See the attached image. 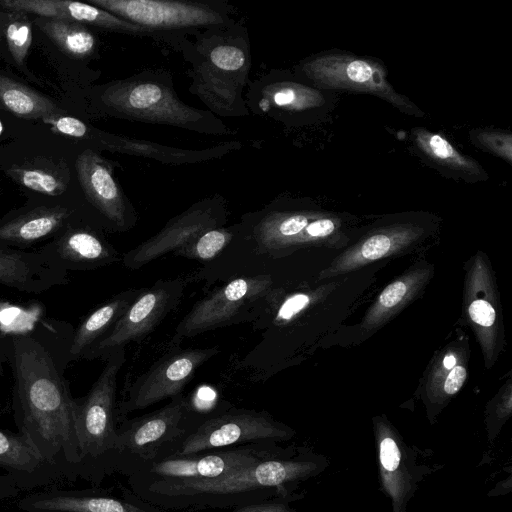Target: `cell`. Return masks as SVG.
<instances>
[{"label":"cell","mask_w":512,"mask_h":512,"mask_svg":"<svg viewBox=\"0 0 512 512\" xmlns=\"http://www.w3.org/2000/svg\"><path fill=\"white\" fill-rule=\"evenodd\" d=\"M68 282V272L40 248L21 250L0 246V285L39 294Z\"/></svg>","instance_id":"20"},{"label":"cell","mask_w":512,"mask_h":512,"mask_svg":"<svg viewBox=\"0 0 512 512\" xmlns=\"http://www.w3.org/2000/svg\"><path fill=\"white\" fill-rule=\"evenodd\" d=\"M227 200L219 194L201 199L171 218L156 234L122 255V264L138 270L159 257L188 244L201 233L225 226L228 222Z\"/></svg>","instance_id":"12"},{"label":"cell","mask_w":512,"mask_h":512,"mask_svg":"<svg viewBox=\"0 0 512 512\" xmlns=\"http://www.w3.org/2000/svg\"><path fill=\"white\" fill-rule=\"evenodd\" d=\"M456 364V358L453 355H447L443 359V365L446 369H452Z\"/></svg>","instance_id":"41"},{"label":"cell","mask_w":512,"mask_h":512,"mask_svg":"<svg viewBox=\"0 0 512 512\" xmlns=\"http://www.w3.org/2000/svg\"><path fill=\"white\" fill-rule=\"evenodd\" d=\"M66 351L40 330L6 335L13 379V408L20 433L44 463L81 464L75 430V398L64 377Z\"/></svg>","instance_id":"1"},{"label":"cell","mask_w":512,"mask_h":512,"mask_svg":"<svg viewBox=\"0 0 512 512\" xmlns=\"http://www.w3.org/2000/svg\"><path fill=\"white\" fill-rule=\"evenodd\" d=\"M466 380V369L457 365L454 366L446 377L444 390L448 395L457 393Z\"/></svg>","instance_id":"38"},{"label":"cell","mask_w":512,"mask_h":512,"mask_svg":"<svg viewBox=\"0 0 512 512\" xmlns=\"http://www.w3.org/2000/svg\"><path fill=\"white\" fill-rule=\"evenodd\" d=\"M9 173L23 186L42 194L58 196L66 190L63 181L41 169H13Z\"/></svg>","instance_id":"31"},{"label":"cell","mask_w":512,"mask_h":512,"mask_svg":"<svg viewBox=\"0 0 512 512\" xmlns=\"http://www.w3.org/2000/svg\"><path fill=\"white\" fill-rule=\"evenodd\" d=\"M42 120L49 124L54 132L73 138H85L89 132V127L82 120L75 117L54 114L44 117Z\"/></svg>","instance_id":"35"},{"label":"cell","mask_w":512,"mask_h":512,"mask_svg":"<svg viewBox=\"0 0 512 512\" xmlns=\"http://www.w3.org/2000/svg\"><path fill=\"white\" fill-rule=\"evenodd\" d=\"M417 147L434 162L470 176H481V166L472 158L461 154L443 136L422 128L413 130Z\"/></svg>","instance_id":"27"},{"label":"cell","mask_w":512,"mask_h":512,"mask_svg":"<svg viewBox=\"0 0 512 512\" xmlns=\"http://www.w3.org/2000/svg\"><path fill=\"white\" fill-rule=\"evenodd\" d=\"M98 100L107 113L129 121L168 125L200 134H235L220 118L192 107L177 95L171 74L146 70L104 85Z\"/></svg>","instance_id":"3"},{"label":"cell","mask_w":512,"mask_h":512,"mask_svg":"<svg viewBox=\"0 0 512 512\" xmlns=\"http://www.w3.org/2000/svg\"><path fill=\"white\" fill-rule=\"evenodd\" d=\"M300 70L321 87L372 94L407 114L423 116L408 97L395 91L386 78L385 68L372 60L348 54H326L305 61Z\"/></svg>","instance_id":"10"},{"label":"cell","mask_w":512,"mask_h":512,"mask_svg":"<svg viewBox=\"0 0 512 512\" xmlns=\"http://www.w3.org/2000/svg\"><path fill=\"white\" fill-rule=\"evenodd\" d=\"M6 363V335L0 330V376L4 372V364Z\"/></svg>","instance_id":"40"},{"label":"cell","mask_w":512,"mask_h":512,"mask_svg":"<svg viewBox=\"0 0 512 512\" xmlns=\"http://www.w3.org/2000/svg\"><path fill=\"white\" fill-rule=\"evenodd\" d=\"M2 131H3V125H2V122L0 120V135H1Z\"/></svg>","instance_id":"42"},{"label":"cell","mask_w":512,"mask_h":512,"mask_svg":"<svg viewBox=\"0 0 512 512\" xmlns=\"http://www.w3.org/2000/svg\"><path fill=\"white\" fill-rule=\"evenodd\" d=\"M90 4L166 36L174 49L184 36L235 22L234 7L223 0H91Z\"/></svg>","instance_id":"4"},{"label":"cell","mask_w":512,"mask_h":512,"mask_svg":"<svg viewBox=\"0 0 512 512\" xmlns=\"http://www.w3.org/2000/svg\"><path fill=\"white\" fill-rule=\"evenodd\" d=\"M306 471L305 464L269 458L214 479L154 481L148 490L168 498L225 496L280 487Z\"/></svg>","instance_id":"9"},{"label":"cell","mask_w":512,"mask_h":512,"mask_svg":"<svg viewBox=\"0 0 512 512\" xmlns=\"http://www.w3.org/2000/svg\"><path fill=\"white\" fill-rule=\"evenodd\" d=\"M76 210L66 205H39L0 221V246L29 250L52 240L75 221Z\"/></svg>","instance_id":"19"},{"label":"cell","mask_w":512,"mask_h":512,"mask_svg":"<svg viewBox=\"0 0 512 512\" xmlns=\"http://www.w3.org/2000/svg\"><path fill=\"white\" fill-rule=\"evenodd\" d=\"M423 279V274L414 273L389 284L366 315L365 326L375 327L390 317L413 296Z\"/></svg>","instance_id":"28"},{"label":"cell","mask_w":512,"mask_h":512,"mask_svg":"<svg viewBox=\"0 0 512 512\" xmlns=\"http://www.w3.org/2000/svg\"><path fill=\"white\" fill-rule=\"evenodd\" d=\"M0 104L22 118L42 119L59 110L50 99L3 75H0Z\"/></svg>","instance_id":"25"},{"label":"cell","mask_w":512,"mask_h":512,"mask_svg":"<svg viewBox=\"0 0 512 512\" xmlns=\"http://www.w3.org/2000/svg\"><path fill=\"white\" fill-rule=\"evenodd\" d=\"M41 464V455L26 436L0 429L1 467L12 472H33Z\"/></svg>","instance_id":"29"},{"label":"cell","mask_w":512,"mask_h":512,"mask_svg":"<svg viewBox=\"0 0 512 512\" xmlns=\"http://www.w3.org/2000/svg\"><path fill=\"white\" fill-rule=\"evenodd\" d=\"M89 135L100 149L148 158L171 165L194 164L221 158L231 151L238 150L242 147V143L230 141L206 149L191 150L111 134L100 130H96L94 134L88 132L87 136Z\"/></svg>","instance_id":"21"},{"label":"cell","mask_w":512,"mask_h":512,"mask_svg":"<svg viewBox=\"0 0 512 512\" xmlns=\"http://www.w3.org/2000/svg\"><path fill=\"white\" fill-rule=\"evenodd\" d=\"M269 458H273L270 450L251 444L206 455L166 457L152 461L147 473L153 477L152 482L214 479Z\"/></svg>","instance_id":"16"},{"label":"cell","mask_w":512,"mask_h":512,"mask_svg":"<svg viewBox=\"0 0 512 512\" xmlns=\"http://www.w3.org/2000/svg\"><path fill=\"white\" fill-rule=\"evenodd\" d=\"M40 250L67 272L95 270L122 259L102 230L81 221L70 224Z\"/></svg>","instance_id":"15"},{"label":"cell","mask_w":512,"mask_h":512,"mask_svg":"<svg viewBox=\"0 0 512 512\" xmlns=\"http://www.w3.org/2000/svg\"><path fill=\"white\" fill-rule=\"evenodd\" d=\"M219 352L218 346L172 347L129 387L125 400L116 407V415H126L181 395L199 367Z\"/></svg>","instance_id":"11"},{"label":"cell","mask_w":512,"mask_h":512,"mask_svg":"<svg viewBox=\"0 0 512 512\" xmlns=\"http://www.w3.org/2000/svg\"><path fill=\"white\" fill-rule=\"evenodd\" d=\"M336 229V221L330 217L318 216L293 240L283 257L300 245L330 235Z\"/></svg>","instance_id":"34"},{"label":"cell","mask_w":512,"mask_h":512,"mask_svg":"<svg viewBox=\"0 0 512 512\" xmlns=\"http://www.w3.org/2000/svg\"><path fill=\"white\" fill-rule=\"evenodd\" d=\"M84 196L94 212L95 225L103 232H127L138 214L114 178L113 165L94 149H84L75 163Z\"/></svg>","instance_id":"13"},{"label":"cell","mask_w":512,"mask_h":512,"mask_svg":"<svg viewBox=\"0 0 512 512\" xmlns=\"http://www.w3.org/2000/svg\"><path fill=\"white\" fill-rule=\"evenodd\" d=\"M144 288L121 291L92 310L73 329L67 352V365L84 359L98 341L107 336Z\"/></svg>","instance_id":"22"},{"label":"cell","mask_w":512,"mask_h":512,"mask_svg":"<svg viewBox=\"0 0 512 512\" xmlns=\"http://www.w3.org/2000/svg\"><path fill=\"white\" fill-rule=\"evenodd\" d=\"M422 231L419 226L412 224H399L381 229L335 260L328 275L347 272L386 257L416 241Z\"/></svg>","instance_id":"23"},{"label":"cell","mask_w":512,"mask_h":512,"mask_svg":"<svg viewBox=\"0 0 512 512\" xmlns=\"http://www.w3.org/2000/svg\"><path fill=\"white\" fill-rule=\"evenodd\" d=\"M289 435L290 430L267 412L232 409L203 421L167 457L196 455L203 451L235 445L263 444L283 440Z\"/></svg>","instance_id":"8"},{"label":"cell","mask_w":512,"mask_h":512,"mask_svg":"<svg viewBox=\"0 0 512 512\" xmlns=\"http://www.w3.org/2000/svg\"><path fill=\"white\" fill-rule=\"evenodd\" d=\"M234 235L235 224L209 229L174 251L173 254L205 265L212 262L223 252Z\"/></svg>","instance_id":"30"},{"label":"cell","mask_w":512,"mask_h":512,"mask_svg":"<svg viewBox=\"0 0 512 512\" xmlns=\"http://www.w3.org/2000/svg\"><path fill=\"white\" fill-rule=\"evenodd\" d=\"M189 401L179 395L162 408L122 423L117 429L114 452L154 461L169 443L188 434Z\"/></svg>","instance_id":"14"},{"label":"cell","mask_w":512,"mask_h":512,"mask_svg":"<svg viewBox=\"0 0 512 512\" xmlns=\"http://www.w3.org/2000/svg\"><path fill=\"white\" fill-rule=\"evenodd\" d=\"M176 49L191 64L189 91L214 115L242 117L249 114L243 96L252 65L246 28L234 22L184 36Z\"/></svg>","instance_id":"2"},{"label":"cell","mask_w":512,"mask_h":512,"mask_svg":"<svg viewBox=\"0 0 512 512\" xmlns=\"http://www.w3.org/2000/svg\"><path fill=\"white\" fill-rule=\"evenodd\" d=\"M476 140L490 152L511 163L512 135L499 130H480L475 135Z\"/></svg>","instance_id":"33"},{"label":"cell","mask_w":512,"mask_h":512,"mask_svg":"<svg viewBox=\"0 0 512 512\" xmlns=\"http://www.w3.org/2000/svg\"><path fill=\"white\" fill-rule=\"evenodd\" d=\"M0 5L10 11L32 13L42 18L92 25L130 36L149 37L169 45L170 40L137 24L91 4L66 0H3Z\"/></svg>","instance_id":"17"},{"label":"cell","mask_w":512,"mask_h":512,"mask_svg":"<svg viewBox=\"0 0 512 512\" xmlns=\"http://www.w3.org/2000/svg\"><path fill=\"white\" fill-rule=\"evenodd\" d=\"M34 23L71 57L87 58L96 49L95 36L82 24L42 17L36 18Z\"/></svg>","instance_id":"26"},{"label":"cell","mask_w":512,"mask_h":512,"mask_svg":"<svg viewBox=\"0 0 512 512\" xmlns=\"http://www.w3.org/2000/svg\"><path fill=\"white\" fill-rule=\"evenodd\" d=\"M401 453L396 442L385 437L380 443V462L386 471H394L399 467Z\"/></svg>","instance_id":"37"},{"label":"cell","mask_w":512,"mask_h":512,"mask_svg":"<svg viewBox=\"0 0 512 512\" xmlns=\"http://www.w3.org/2000/svg\"><path fill=\"white\" fill-rule=\"evenodd\" d=\"M248 86L245 98L248 111L276 120L319 107L325 102L319 90L281 78L276 72L249 81Z\"/></svg>","instance_id":"18"},{"label":"cell","mask_w":512,"mask_h":512,"mask_svg":"<svg viewBox=\"0 0 512 512\" xmlns=\"http://www.w3.org/2000/svg\"><path fill=\"white\" fill-rule=\"evenodd\" d=\"M30 512H148L110 497L48 493L30 496L20 503Z\"/></svg>","instance_id":"24"},{"label":"cell","mask_w":512,"mask_h":512,"mask_svg":"<svg viewBox=\"0 0 512 512\" xmlns=\"http://www.w3.org/2000/svg\"><path fill=\"white\" fill-rule=\"evenodd\" d=\"M275 285V280L266 274L238 276L223 282L195 302L180 320L174 330L172 347L208 331L252 323Z\"/></svg>","instance_id":"5"},{"label":"cell","mask_w":512,"mask_h":512,"mask_svg":"<svg viewBox=\"0 0 512 512\" xmlns=\"http://www.w3.org/2000/svg\"><path fill=\"white\" fill-rule=\"evenodd\" d=\"M125 361V348L110 353L89 392L75 399V430L81 464L115 449L117 376Z\"/></svg>","instance_id":"6"},{"label":"cell","mask_w":512,"mask_h":512,"mask_svg":"<svg viewBox=\"0 0 512 512\" xmlns=\"http://www.w3.org/2000/svg\"><path fill=\"white\" fill-rule=\"evenodd\" d=\"M194 279V275L178 276L144 287L112 331L91 347L84 359L105 360L113 351L148 336L180 304Z\"/></svg>","instance_id":"7"},{"label":"cell","mask_w":512,"mask_h":512,"mask_svg":"<svg viewBox=\"0 0 512 512\" xmlns=\"http://www.w3.org/2000/svg\"><path fill=\"white\" fill-rule=\"evenodd\" d=\"M5 33L14 61L22 65L32 42L31 24L27 20H14L7 25Z\"/></svg>","instance_id":"32"},{"label":"cell","mask_w":512,"mask_h":512,"mask_svg":"<svg viewBox=\"0 0 512 512\" xmlns=\"http://www.w3.org/2000/svg\"><path fill=\"white\" fill-rule=\"evenodd\" d=\"M232 512H288V510L281 503L269 501L242 506Z\"/></svg>","instance_id":"39"},{"label":"cell","mask_w":512,"mask_h":512,"mask_svg":"<svg viewBox=\"0 0 512 512\" xmlns=\"http://www.w3.org/2000/svg\"><path fill=\"white\" fill-rule=\"evenodd\" d=\"M469 315L473 322L482 327H490L496 320L492 304L483 299H477L470 304Z\"/></svg>","instance_id":"36"}]
</instances>
